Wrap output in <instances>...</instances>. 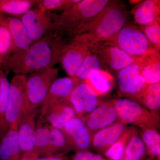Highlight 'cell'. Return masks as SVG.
I'll use <instances>...</instances> for the list:
<instances>
[{"instance_id": "cell-1", "label": "cell", "mask_w": 160, "mask_h": 160, "mask_svg": "<svg viewBox=\"0 0 160 160\" xmlns=\"http://www.w3.org/2000/svg\"><path fill=\"white\" fill-rule=\"evenodd\" d=\"M67 44L58 32L49 33L33 42L25 51L12 53L3 67L7 72L25 75L52 68L59 63Z\"/></svg>"}, {"instance_id": "cell-2", "label": "cell", "mask_w": 160, "mask_h": 160, "mask_svg": "<svg viewBox=\"0 0 160 160\" xmlns=\"http://www.w3.org/2000/svg\"><path fill=\"white\" fill-rule=\"evenodd\" d=\"M127 11L117 1L111 2L95 16L80 27L73 38L91 49L98 43L107 41L126 25Z\"/></svg>"}, {"instance_id": "cell-3", "label": "cell", "mask_w": 160, "mask_h": 160, "mask_svg": "<svg viewBox=\"0 0 160 160\" xmlns=\"http://www.w3.org/2000/svg\"><path fill=\"white\" fill-rule=\"evenodd\" d=\"M109 0H79L58 16V32L72 37L75 32L105 8Z\"/></svg>"}, {"instance_id": "cell-4", "label": "cell", "mask_w": 160, "mask_h": 160, "mask_svg": "<svg viewBox=\"0 0 160 160\" xmlns=\"http://www.w3.org/2000/svg\"><path fill=\"white\" fill-rule=\"evenodd\" d=\"M106 42L137 59L142 58L156 49L138 27L129 24Z\"/></svg>"}, {"instance_id": "cell-5", "label": "cell", "mask_w": 160, "mask_h": 160, "mask_svg": "<svg viewBox=\"0 0 160 160\" xmlns=\"http://www.w3.org/2000/svg\"><path fill=\"white\" fill-rule=\"evenodd\" d=\"M27 78L25 75H15L10 82L9 99L5 116L8 131L12 128L18 127L23 115L29 110L26 93Z\"/></svg>"}, {"instance_id": "cell-6", "label": "cell", "mask_w": 160, "mask_h": 160, "mask_svg": "<svg viewBox=\"0 0 160 160\" xmlns=\"http://www.w3.org/2000/svg\"><path fill=\"white\" fill-rule=\"evenodd\" d=\"M113 102L119 122L138 129L149 128L159 130V122L139 103L126 98L113 99Z\"/></svg>"}, {"instance_id": "cell-7", "label": "cell", "mask_w": 160, "mask_h": 160, "mask_svg": "<svg viewBox=\"0 0 160 160\" xmlns=\"http://www.w3.org/2000/svg\"><path fill=\"white\" fill-rule=\"evenodd\" d=\"M58 68L52 67L35 72L27 78L26 93L29 110L40 107L51 85L58 78Z\"/></svg>"}, {"instance_id": "cell-8", "label": "cell", "mask_w": 160, "mask_h": 160, "mask_svg": "<svg viewBox=\"0 0 160 160\" xmlns=\"http://www.w3.org/2000/svg\"><path fill=\"white\" fill-rule=\"evenodd\" d=\"M18 17L26 27L33 42L46 35L58 32V16L53 18L48 12L32 8Z\"/></svg>"}, {"instance_id": "cell-9", "label": "cell", "mask_w": 160, "mask_h": 160, "mask_svg": "<svg viewBox=\"0 0 160 160\" xmlns=\"http://www.w3.org/2000/svg\"><path fill=\"white\" fill-rule=\"evenodd\" d=\"M91 52L97 56L105 67L118 72L137 60L106 41L98 43Z\"/></svg>"}, {"instance_id": "cell-10", "label": "cell", "mask_w": 160, "mask_h": 160, "mask_svg": "<svg viewBox=\"0 0 160 160\" xmlns=\"http://www.w3.org/2000/svg\"><path fill=\"white\" fill-rule=\"evenodd\" d=\"M79 82L74 78L69 77L57 79L40 106L39 122H42L47 112L55 105L68 100L75 87Z\"/></svg>"}, {"instance_id": "cell-11", "label": "cell", "mask_w": 160, "mask_h": 160, "mask_svg": "<svg viewBox=\"0 0 160 160\" xmlns=\"http://www.w3.org/2000/svg\"><path fill=\"white\" fill-rule=\"evenodd\" d=\"M62 130L72 151L76 152L91 150L92 136L83 118H73Z\"/></svg>"}, {"instance_id": "cell-12", "label": "cell", "mask_w": 160, "mask_h": 160, "mask_svg": "<svg viewBox=\"0 0 160 160\" xmlns=\"http://www.w3.org/2000/svg\"><path fill=\"white\" fill-rule=\"evenodd\" d=\"M68 101L77 116L83 119L103 102L85 82L78 83Z\"/></svg>"}, {"instance_id": "cell-13", "label": "cell", "mask_w": 160, "mask_h": 160, "mask_svg": "<svg viewBox=\"0 0 160 160\" xmlns=\"http://www.w3.org/2000/svg\"><path fill=\"white\" fill-rule=\"evenodd\" d=\"M91 52L85 44L72 38L65 47L59 63L69 77L75 78L85 58Z\"/></svg>"}, {"instance_id": "cell-14", "label": "cell", "mask_w": 160, "mask_h": 160, "mask_svg": "<svg viewBox=\"0 0 160 160\" xmlns=\"http://www.w3.org/2000/svg\"><path fill=\"white\" fill-rule=\"evenodd\" d=\"M84 119L92 137L100 130L119 122L113 100L103 102Z\"/></svg>"}, {"instance_id": "cell-15", "label": "cell", "mask_w": 160, "mask_h": 160, "mask_svg": "<svg viewBox=\"0 0 160 160\" xmlns=\"http://www.w3.org/2000/svg\"><path fill=\"white\" fill-rule=\"evenodd\" d=\"M38 109L27 110L18 126V137L22 154L33 152V136L37 124Z\"/></svg>"}, {"instance_id": "cell-16", "label": "cell", "mask_w": 160, "mask_h": 160, "mask_svg": "<svg viewBox=\"0 0 160 160\" xmlns=\"http://www.w3.org/2000/svg\"><path fill=\"white\" fill-rule=\"evenodd\" d=\"M128 126L119 121L98 131L92 136V149L103 156L117 141Z\"/></svg>"}, {"instance_id": "cell-17", "label": "cell", "mask_w": 160, "mask_h": 160, "mask_svg": "<svg viewBox=\"0 0 160 160\" xmlns=\"http://www.w3.org/2000/svg\"><path fill=\"white\" fill-rule=\"evenodd\" d=\"M135 22L139 26H146L160 22V1H141L132 11Z\"/></svg>"}, {"instance_id": "cell-18", "label": "cell", "mask_w": 160, "mask_h": 160, "mask_svg": "<svg viewBox=\"0 0 160 160\" xmlns=\"http://www.w3.org/2000/svg\"><path fill=\"white\" fill-rule=\"evenodd\" d=\"M6 21L13 44L12 53L22 52L28 49L33 42L19 18L16 16L6 17Z\"/></svg>"}, {"instance_id": "cell-19", "label": "cell", "mask_w": 160, "mask_h": 160, "mask_svg": "<svg viewBox=\"0 0 160 160\" xmlns=\"http://www.w3.org/2000/svg\"><path fill=\"white\" fill-rule=\"evenodd\" d=\"M76 116L74 109L67 100L58 103L49 109L42 122L44 121L50 127L62 129Z\"/></svg>"}, {"instance_id": "cell-20", "label": "cell", "mask_w": 160, "mask_h": 160, "mask_svg": "<svg viewBox=\"0 0 160 160\" xmlns=\"http://www.w3.org/2000/svg\"><path fill=\"white\" fill-rule=\"evenodd\" d=\"M134 101L149 110L160 122V83L147 85Z\"/></svg>"}, {"instance_id": "cell-21", "label": "cell", "mask_w": 160, "mask_h": 160, "mask_svg": "<svg viewBox=\"0 0 160 160\" xmlns=\"http://www.w3.org/2000/svg\"><path fill=\"white\" fill-rule=\"evenodd\" d=\"M141 59V75L147 85L160 83V52L152 50Z\"/></svg>"}, {"instance_id": "cell-22", "label": "cell", "mask_w": 160, "mask_h": 160, "mask_svg": "<svg viewBox=\"0 0 160 160\" xmlns=\"http://www.w3.org/2000/svg\"><path fill=\"white\" fill-rule=\"evenodd\" d=\"M17 128L9 129L0 142V160H20L22 153L19 144Z\"/></svg>"}, {"instance_id": "cell-23", "label": "cell", "mask_w": 160, "mask_h": 160, "mask_svg": "<svg viewBox=\"0 0 160 160\" xmlns=\"http://www.w3.org/2000/svg\"><path fill=\"white\" fill-rule=\"evenodd\" d=\"M85 82L100 97L111 91L113 87V78L106 70H96L91 72Z\"/></svg>"}, {"instance_id": "cell-24", "label": "cell", "mask_w": 160, "mask_h": 160, "mask_svg": "<svg viewBox=\"0 0 160 160\" xmlns=\"http://www.w3.org/2000/svg\"><path fill=\"white\" fill-rule=\"evenodd\" d=\"M147 85L145 79L141 75L118 80L119 95L134 101L145 90Z\"/></svg>"}, {"instance_id": "cell-25", "label": "cell", "mask_w": 160, "mask_h": 160, "mask_svg": "<svg viewBox=\"0 0 160 160\" xmlns=\"http://www.w3.org/2000/svg\"><path fill=\"white\" fill-rule=\"evenodd\" d=\"M123 160H153L147 153L137 127H135L126 145Z\"/></svg>"}, {"instance_id": "cell-26", "label": "cell", "mask_w": 160, "mask_h": 160, "mask_svg": "<svg viewBox=\"0 0 160 160\" xmlns=\"http://www.w3.org/2000/svg\"><path fill=\"white\" fill-rule=\"evenodd\" d=\"M138 132L149 156L153 160H160V134L158 130L143 128L138 129Z\"/></svg>"}, {"instance_id": "cell-27", "label": "cell", "mask_w": 160, "mask_h": 160, "mask_svg": "<svg viewBox=\"0 0 160 160\" xmlns=\"http://www.w3.org/2000/svg\"><path fill=\"white\" fill-rule=\"evenodd\" d=\"M33 152L39 157L51 156L49 143V126L38 123L33 136Z\"/></svg>"}, {"instance_id": "cell-28", "label": "cell", "mask_w": 160, "mask_h": 160, "mask_svg": "<svg viewBox=\"0 0 160 160\" xmlns=\"http://www.w3.org/2000/svg\"><path fill=\"white\" fill-rule=\"evenodd\" d=\"M13 51L11 34L6 21V17L0 13V66H3Z\"/></svg>"}, {"instance_id": "cell-29", "label": "cell", "mask_w": 160, "mask_h": 160, "mask_svg": "<svg viewBox=\"0 0 160 160\" xmlns=\"http://www.w3.org/2000/svg\"><path fill=\"white\" fill-rule=\"evenodd\" d=\"M0 142L8 131L6 129L5 116L9 92L10 82L7 78V72L0 69Z\"/></svg>"}, {"instance_id": "cell-30", "label": "cell", "mask_w": 160, "mask_h": 160, "mask_svg": "<svg viewBox=\"0 0 160 160\" xmlns=\"http://www.w3.org/2000/svg\"><path fill=\"white\" fill-rule=\"evenodd\" d=\"M36 0H0V13L19 17L32 8Z\"/></svg>"}, {"instance_id": "cell-31", "label": "cell", "mask_w": 160, "mask_h": 160, "mask_svg": "<svg viewBox=\"0 0 160 160\" xmlns=\"http://www.w3.org/2000/svg\"><path fill=\"white\" fill-rule=\"evenodd\" d=\"M49 143L51 155H66L72 151L62 129L49 126Z\"/></svg>"}, {"instance_id": "cell-32", "label": "cell", "mask_w": 160, "mask_h": 160, "mask_svg": "<svg viewBox=\"0 0 160 160\" xmlns=\"http://www.w3.org/2000/svg\"><path fill=\"white\" fill-rule=\"evenodd\" d=\"M134 126H127L120 137L109 148L103 156L109 160H123L125 149Z\"/></svg>"}, {"instance_id": "cell-33", "label": "cell", "mask_w": 160, "mask_h": 160, "mask_svg": "<svg viewBox=\"0 0 160 160\" xmlns=\"http://www.w3.org/2000/svg\"><path fill=\"white\" fill-rule=\"evenodd\" d=\"M105 66L97 56L91 52L85 58L75 79L79 82H85L91 72L96 70H105Z\"/></svg>"}, {"instance_id": "cell-34", "label": "cell", "mask_w": 160, "mask_h": 160, "mask_svg": "<svg viewBox=\"0 0 160 160\" xmlns=\"http://www.w3.org/2000/svg\"><path fill=\"white\" fill-rule=\"evenodd\" d=\"M79 0H37L38 8L46 12H62L78 2Z\"/></svg>"}, {"instance_id": "cell-35", "label": "cell", "mask_w": 160, "mask_h": 160, "mask_svg": "<svg viewBox=\"0 0 160 160\" xmlns=\"http://www.w3.org/2000/svg\"><path fill=\"white\" fill-rule=\"evenodd\" d=\"M158 51L160 50V22L138 27Z\"/></svg>"}, {"instance_id": "cell-36", "label": "cell", "mask_w": 160, "mask_h": 160, "mask_svg": "<svg viewBox=\"0 0 160 160\" xmlns=\"http://www.w3.org/2000/svg\"><path fill=\"white\" fill-rule=\"evenodd\" d=\"M141 68L142 61L141 59H138L118 72V80L138 76L141 75Z\"/></svg>"}, {"instance_id": "cell-37", "label": "cell", "mask_w": 160, "mask_h": 160, "mask_svg": "<svg viewBox=\"0 0 160 160\" xmlns=\"http://www.w3.org/2000/svg\"><path fill=\"white\" fill-rule=\"evenodd\" d=\"M72 160H109L102 155L90 151L78 152L72 156Z\"/></svg>"}, {"instance_id": "cell-38", "label": "cell", "mask_w": 160, "mask_h": 160, "mask_svg": "<svg viewBox=\"0 0 160 160\" xmlns=\"http://www.w3.org/2000/svg\"><path fill=\"white\" fill-rule=\"evenodd\" d=\"M68 159L66 155L56 154L49 156L40 157L32 160H66Z\"/></svg>"}, {"instance_id": "cell-39", "label": "cell", "mask_w": 160, "mask_h": 160, "mask_svg": "<svg viewBox=\"0 0 160 160\" xmlns=\"http://www.w3.org/2000/svg\"><path fill=\"white\" fill-rule=\"evenodd\" d=\"M38 157H39L38 155L34 152H32L29 153L22 154V157L20 160H32Z\"/></svg>"}, {"instance_id": "cell-40", "label": "cell", "mask_w": 160, "mask_h": 160, "mask_svg": "<svg viewBox=\"0 0 160 160\" xmlns=\"http://www.w3.org/2000/svg\"><path fill=\"white\" fill-rule=\"evenodd\" d=\"M141 1H130L129 2L132 3V4H137L138 3H139Z\"/></svg>"}, {"instance_id": "cell-41", "label": "cell", "mask_w": 160, "mask_h": 160, "mask_svg": "<svg viewBox=\"0 0 160 160\" xmlns=\"http://www.w3.org/2000/svg\"><path fill=\"white\" fill-rule=\"evenodd\" d=\"M0 90H1V86H0Z\"/></svg>"}, {"instance_id": "cell-42", "label": "cell", "mask_w": 160, "mask_h": 160, "mask_svg": "<svg viewBox=\"0 0 160 160\" xmlns=\"http://www.w3.org/2000/svg\"><path fill=\"white\" fill-rule=\"evenodd\" d=\"M68 160V159H67V160Z\"/></svg>"}]
</instances>
